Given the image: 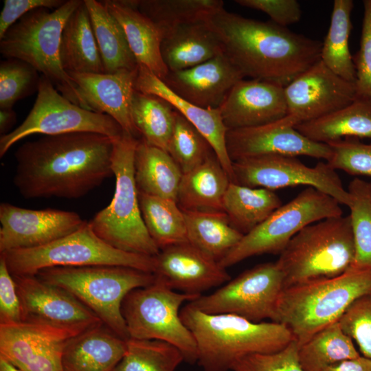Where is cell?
I'll return each mask as SVG.
<instances>
[{
  "label": "cell",
  "mask_w": 371,
  "mask_h": 371,
  "mask_svg": "<svg viewBox=\"0 0 371 371\" xmlns=\"http://www.w3.org/2000/svg\"><path fill=\"white\" fill-rule=\"evenodd\" d=\"M284 289V274L277 261L249 269L214 293L188 302L207 314H233L261 322L275 314Z\"/></svg>",
  "instance_id": "obj_13"
},
{
  "label": "cell",
  "mask_w": 371,
  "mask_h": 371,
  "mask_svg": "<svg viewBox=\"0 0 371 371\" xmlns=\"http://www.w3.org/2000/svg\"><path fill=\"white\" fill-rule=\"evenodd\" d=\"M360 355L353 340L345 333L338 321L317 332L298 350L299 361L304 371H322Z\"/></svg>",
  "instance_id": "obj_38"
},
{
  "label": "cell",
  "mask_w": 371,
  "mask_h": 371,
  "mask_svg": "<svg viewBox=\"0 0 371 371\" xmlns=\"http://www.w3.org/2000/svg\"><path fill=\"white\" fill-rule=\"evenodd\" d=\"M233 183L251 188L274 190L307 186L316 188L349 207L348 190L335 170L326 161L310 167L297 157L268 155L233 161Z\"/></svg>",
  "instance_id": "obj_14"
},
{
  "label": "cell",
  "mask_w": 371,
  "mask_h": 371,
  "mask_svg": "<svg viewBox=\"0 0 371 371\" xmlns=\"http://www.w3.org/2000/svg\"><path fill=\"white\" fill-rule=\"evenodd\" d=\"M298 343L293 339L283 349L272 353L254 354L238 360L232 371H304L299 358Z\"/></svg>",
  "instance_id": "obj_46"
},
{
  "label": "cell",
  "mask_w": 371,
  "mask_h": 371,
  "mask_svg": "<svg viewBox=\"0 0 371 371\" xmlns=\"http://www.w3.org/2000/svg\"><path fill=\"white\" fill-rule=\"evenodd\" d=\"M183 210L188 243L219 262L244 236L223 211Z\"/></svg>",
  "instance_id": "obj_32"
},
{
  "label": "cell",
  "mask_w": 371,
  "mask_h": 371,
  "mask_svg": "<svg viewBox=\"0 0 371 371\" xmlns=\"http://www.w3.org/2000/svg\"><path fill=\"white\" fill-rule=\"evenodd\" d=\"M16 120L15 113L12 109H1L0 111V133L1 135L8 133Z\"/></svg>",
  "instance_id": "obj_52"
},
{
  "label": "cell",
  "mask_w": 371,
  "mask_h": 371,
  "mask_svg": "<svg viewBox=\"0 0 371 371\" xmlns=\"http://www.w3.org/2000/svg\"><path fill=\"white\" fill-rule=\"evenodd\" d=\"M226 146L232 162L268 155H304L327 161L332 155L327 144L308 139L282 119L258 126L229 129Z\"/></svg>",
  "instance_id": "obj_19"
},
{
  "label": "cell",
  "mask_w": 371,
  "mask_h": 371,
  "mask_svg": "<svg viewBox=\"0 0 371 371\" xmlns=\"http://www.w3.org/2000/svg\"><path fill=\"white\" fill-rule=\"evenodd\" d=\"M167 152L183 174L199 166L214 153L208 141L177 111Z\"/></svg>",
  "instance_id": "obj_42"
},
{
  "label": "cell",
  "mask_w": 371,
  "mask_h": 371,
  "mask_svg": "<svg viewBox=\"0 0 371 371\" xmlns=\"http://www.w3.org/2000/svg\"><path fill=\"white\" fill-rule=\"evenodd\" d=\"M114 139L93 133L44 135L19 146L13 183L25 199H79L113 175Z\"/></svg>",
  "instance_id": "obj_1"
},
{
  "label": "cell",
  "mask_w": 371,
  "mask_h": 371,
  "mask_svg": "<svg viewBox=\"0 0 371 371\" xmlns=\"http://www.w3.org/2000/svg\"><path fill=\"white\" fill-rule=\"evenodd\" d=\"M199 296L175 291L156 277L152 284L131 291L122 304L129 338L166 341L180 350L184 361L196 363V343L181 319L180 308Z\"/></svg>",
  "instance_id": "obj_10"
},
{
  "label": "cell",
  "mask_w": 371,
  "mask_h": 371,
  "mask_svg": "<svg viewBox=\"0 0 371 371\" xmlns=\"http://www.w3.org/2000/svg\"><path fill=\"white\" fill-rule=\"evenodd\" d=\"M82 0L66 1L50 12L38 8L24 15L0 39V52L21 60L41 73L64 97L82 107L80 97L59 55L63 29Z\"/></svg>",
  "instance_id": "obj_6"
},
{
  "label": "cell",
  "mask_w": 371,
  "mask_h": 371,
  "mask_svg": "<svg viewBox=\"0 0 371 371\" xmlns=\"http://www.w3.org/2000/svg\"><path fill=\"white\" fill-rule=\"evenodd\" d=\"M133 125L146 143L167 151L176 110L164 99L135 91L131 108Z\"/></svg>",
  "instance_id": "obj_35"
},
{
  "label": "cell",
  "mask_w": 371,
  "mask_h": 371,
  "mask_svg": "<svg viewBox=\"0 0 371 371\" xmlns=\"http://www.w3.org/2000/svg\"><path fill=\"white\" fill-rule=\"evenodd\" d=\"M355 258L350 217L339 216L312 223L297 233L277 260L284 289L334 278L350 270Z\"/></svg>",
  "instance_id": "obj_5"
},
{
  "label": "cell",
  "mask_w": 371,
  "mask_h": 371,
  "mask_svg": "<svg viewBox=\"0 0 371 371\" xmlns=\"http://www.w3.org/2000/svg\"><path fill=\"white\" fill-rule=\"evenodd\" d=\"M62 0H4L0 14V39L8 30L26 14L38 8L56 9Z\"/></svg>",
  "instance_id": "obj_50"
},
{
  "label": "cell",
  "mask_w": 371,
  "mask_h": 371,
  "mask_svg": "<svg viewBox=\"0 0 371 371\" xmlns=\"http://www.w3.org/2000/svg\"><path fill=\"white\" fill-rule=\"evenodd\" d=\"M137 69H122L113 74H68L84 109L108 115L124 132L137 139L139 134L133 125L131 113Z\"/></svg>",
  "instance_id": "obj_21"
},
{
  "label": "cell",
  "mask_w": 371,
  "mask_h": 371,
  "mask_svg": "<svg viewBox=\"0 0 371 371\" xmlns=\"http://www.w3.org/2000/svg\"><path fill=\"white\" fill-rule=\"evenodd\" d=\"M21 306L22 322L81 333L102 322L65 289L36 276H12Z\"/></svg>",
  "instance_id": "obj_16"
},
{
  "label": "cell",
  "mask_w": 371,
  "mask_h": 371,
  "mask_svg": "<svg viewBox=\"0 0 371 371\" xmlns=\"http://www.w3.org/2000/svg\"><path fill=\"white\" fill-rule=\"evenodd\" d=\"M288 125L312 121L339 110L357 98L355 85L346 80L321 60L284 87Z\"/></svg>",
  "instance_id": "obj_15"
},
{
  "label": "cell",
  "mask_w": 371,
  "mask_h": 371,
  "mask_svg": "<svg viewBox=\"0 0 371 371\" xmlns=\"http://www.w3.org/2000/svg\"><path fill=\"white\" fill-rule=\"evenodd\" d=\"M12 276H35L51 267L109 265L154 272L155 256L124 251L105 243L89 222L74 232L47 245L0 253Z\"/></svg>",
  "instance_id": "obj_9"
},
{
  "label": "cell",
  "mask_w": 371,
  "mask_h": 371,
  "mask_svg": "<svg viewBox=\"0 0 371 371\" xmlns=\"http://www.w3.org/2000/svg\"><path fill=\"white\" fill-rule=\"evenodd\" d=\"M136 5L164 33L178 25L205 21L224 8L221 0H136Z\"/></svg>",
  "instance_id": "obj_39"
},
{
  "label": "cell",
  "mask_w": 371,
  "mask_h": 371,
  "mask_svg": "<svg viewBox=\"0 0 371 371\" xmlns=\"http://www.w3.org/2000/svg\"><path fill=\"white\" fill-rule=\"evenodd\" d=\"M183 361L180 350L170 343L129 338L126 352L113 371H175Z\"/></svg>",
  "instance_id": "obj_40"
},
{
  "label": "cell",
  "mask_w": 371,
  "mask_h": 371,
  "mask_svg": "<svg viewBox=\"0 0 371 371\" xmlns=\"http://www.w3.org/2000/svg\"><path fill=\"white\" fill-rule=\"evenodd\" d=\"M182 175L167 151L139 139L134 155V177L139 193L177 201Z\"/></svg>",
  "instance_id": "obj_30"
},
{
  "label": "cell",
  "mask_w": 371,
  "mask_h": 371,
  "mask_svg": "<svg viewBox=\"0 0 371 371\" xmlns=\"http://www.w3.org/2000/svg\"><path fill=\"white\" fill-rule=\"evenodd\" d=\"M121 25L137 65L163 80L168 73L161 57L164 32L137 8L136 0L101 1Z\"/></svg>",
  "instance_id": "obj_25"
},
{
  "label": "cell",
  "mask_w": 371,
  "mask_h": 371,
  "mask_svg": "<svg viewBox=\"0 0 371 371\" xmlns=\"http://www.w3.org/2000/svg\"><path fill=\"white\" fill-rule=\"evenodd\" d=\"M340 205L331 196L308 187L244 235L218 263L226 269L254 256L280 254L304 227L328 218L342 216Z\"/></svg>",
  "instance_id": "obj_11"
},
{
  "label": "cell",
  "mask_w": 371,
  "mask_h": 371,
  "mask_svg": "<svg viewBox=\"0 0 371 371\" xmlns=\"http://www.w3.org/2000/svg\"><path fill=\"white\" fill-rule=\"evenodd\" d=\"M327 144L332 149V155L326 162L332 168L350 175L371 177V143L350 137Z\"/></svg>",
  "instance_id": "obj_44"
},
{
  "label": "cell",
  "mask_w": 371,
  "mask_h": 371,
  "mask_svg": "<svg viewBox=\"0 0 371 371\" xmlns=\"http://www.w3.org/2000/svg\"><path fill=\"white\" fill-rule=\"evenodd\" d=\"M205 21L244 77L285 87L320 60L322 42L272 21L243 17L224 8Z\"/></svg>",
  "instance_id": "obj_2"
},
{
  "label": "cell",
  "mask_w": 371,
  "mask_h": 371,
  "mask_svg": "<svg viewBox=\"0 0 371 371\" xmlns=\"http://www.w3.org/2000/svg\"><path fill=\"white\" fill-rule=\"evenodd\" d=\"M322 371H371V360L360 355L328 366Z\"/></svg>",
  "instance_id": "obj_51"
},
{
  "label": "cell",
  "mask_w": 371,
  "mask_h": 371,
  "mask_svg": "<svg viewBox=\"0 0 371 371\" xmlns=\"http://www.w3.org/2000/svg\"><path fill=\"white\" fill-rule=\"evenodd\" d=\"M0 371H24L0 356Z\"/></svg>",
  "instance_id": "obj_53"
},
{
  "label": "cell",
  "mask_w": 371,
  "mask_h": 371,
  "mask_svg": "<svg viewBox=\"0 0 371 371\" xmlns=\"http://www.w3.org/2000/svg\"><path fill=\"white\" fill-rule=\"evenodd\" d=\"M153 273L170 289L197 295L231 280L218 262L189 243L161 249L155 256Z\"/></svg>",
  "instance_id": "obj_20"
},
{
  "label": "cell",
  "mask_w": 371,
  "mask_h": 371,
  "mask_svg": "<svg viewBox=\"0 0 371 371\" xmlns=\"http://www.w3.org/2000/svg\"><path fill=\"white\" fill-rule=\"evenodd\" d=\"M137 91L159 96L186 118L208 141L218 160L234 181L233 162L226 146L228 128L225 125L220 108L203 109L183 99L147 67L138 65L135 83Z\"/></svg>",
  "instance_id": "obj_24"
},
{
  "label": "cell",
  "mask_w": 371,
  "mask_h": 371,
  "mask_svg": "<svg viewBox=\"0 0 371 371\" xmlns=\"http://www.w3.org/2000/svg\"><path fill=\"white\" fill-rule=\"evenodd\" d=\"M126 349V340L102 323L71 338L62 355L63 371H113Z\"/></svg>",
  "instance_id": "obj_26"
},
{
  "label": "cell",
  "mask_w": 371,
  "mask_h": 371,
  "mask_svg": "<svg viewBox=\"0 0 371 371\" xmlns=\"http://www.w3.org/2000/svg\"><path fill=\"white\" fill-rule=\"evenodd\" d=\"M219 108L228 130L274 122L287 114L284 87L262 80L243 79L233 87Z\"/></svg>",
  "instance_id": "obj_22"
},
{
  "label": "cell",
  "mask_w": 371,
  "mask_h": 371,
  "mask_svg": "<svg viewBox=\"0 0 371 371\" xmlns=\"http://www.w3.org/2000/svg\"><path fill=\"white\" fill-rule=\"evenodd\" d=\"M244 76L221 53L194 67L168 71L162 80L174 93L203 109L219 108L233 87Z\"/></svg>",
  "instance_id": "obj_23"
},
{
  "label": "cell",
  "mask_w": 371,
  "mask_h": 371,
  "mask_svg": "<svg viewBox=\"0 0 371 371\" xmlns=\"http://www.w3.org/2000/svg\"><path fill=\"white\" fill-rule=\"evenodd\" d=\"M85 221L75 212L31 210L0 204V253L47 245L79 229Z\"/></svg>",
  "instance_id": "obj_18"
},
{
  "label": "cell",
  "mask_w": 371,
  "mask_h": 371,
  "mask_svg": "<svg viewBox=\"0 0 371 371\" xmlns=\"http://www.w3.org/2000/svg\"><path fill=\"white\" fill-rule=\"evenodd\" d=\"M221 53L222 44L206 21L183 23L166 30L161 44V57L169 71L194 67Z\"/></svg>",
  "instance_id": "obj_27"
},
{
  "label": "cell",
  "mask_w": 371,
  "mask_h": 371,
  "mask_svg": "<svg viewBox=\"0 0 371 371\" xmlns=\"http://www.w3.org/2000/svg\"><path fill=\"white\" fill-rule=\"evenodd\" d=\"M348 191L355 245V258L350 269L371 270V183L355 178L350 182Z\"/></svg>",
  "instance_id": "obj_41"
},
{
  "label": "cell",
  "mask_w": 371,
  "mask_h": 371,
  "mask_svg": "<svg viewBox=\"0 0 371 371\" xmlns=\"http://www.w3.org/2000/svg\"><path fill=\"white\" fill-rule=\"evenodd\" d=\"M138 194L144 225L160 250L188 243L184 214L177 201Z\"/></svg>",
  "instance_id": "obj_37"
},
{
  "label": "cell",
  "mask_w": 371,
  "mask_h": 371,
  "mask_svg": "<svg viewBox=\"0 0 371 371\" xmlns=\"http://www.w3.org/2000/svg\"><path fill=\"white\" fill-rule=\"evenodd\" d=\"M28 64L8 58L0 65V108L12 109L15 102L38 86L40 78Z\"/></svg>",
  "instance_id": "obj_43"
},
{
  "label": "cell",
  "mask_w": 371,
  "mask_h": 371,
  "mask_svg": "<svg viewBox=\"0 0 371 371\" xmlns=\"http://www.w3.org/2000/svg\"><path fill=\"white\" fill-rule=\"evenodd\" d=\"M35 276L71 293L125 340L129 335L122 313L123 300L131 291L146 286L155 279L150 272L109 265L51 267Z\"/></svg>",
  "instance_id": "obj_7"
},
{
  "label": "cell",
  "mask_w": 371,
  "mask_h": 371,
  "mask_svg": "<svg viewBox=\"0 0 371 371\" xmlns=\"http://www.w3.org/2000/svg\"><path fill=\"white\" fill-rule=\"evenodd\" d=\"M138 140L126 132L114 139L112 169L115 192L111 203L89 223L95 234L114 248L154 257L160 249L144 225L134 177V155Z\"/></svg>",
  "instance_id": "obj_8"
},
{
  "label": "cell",
  "mask_w": 371,
  "mask_h": 371,
  "mask_svg": "<svg viewBox=\"0 0 371 371\" xmlns=\"http://www.w3.org/2000/svg\"><path fill=\"white\" fill-rule=\"evenodd\" d=\"M371 293V270L350 269L330 278L283 289L272 322L286 326L299 346L339 321L358 298Z\"/></svg>",
  "instance_id": "obj_4"
},
{
  "label": "cell",
  "mask_w": 371,
  "mask_h": 371,
  "mask_svg": "<svg viewBox=\"0 0 371 371\" xmlns=\"http://www.w3.org/2000/svg\"><path fill=\"white\" fill-rule=\"evenodd\" d=\"M274 191L231 182L223 202V212L232 225L245 235L282 205Z\"/></svg>",
  "instance_id": "obj_34"
},
{
  "label": "cell",
  "mask_w": 371,
  "mask_h": 371,
  "mask_svg": "<svg viewBox=\"0 0 371 371\" xmlns=\"http://www.w3.org/2000/svg\"><path fill=\"white\" fill-rule=\"evenodd\" d=\"M183 324L197 346V363L203 371H229L240 359L278 352L294 339L282 324L253 322L233 314H207L186 304Z\"/></svg>",
  "instance_id": "obj_3"
},
{
  "label": "cell",
  "mask_w": 371,
  "mask_h": 371,
  "mask_svg": "<svg viewBox=\"0 0 371 371\" xmlns=\"http://www.w3.org/2000/svg\"><path fill=\"white\" fill-rule=\"evenodd\" d=\"M235 2L266 13L273 23L284 27L298 22L302 16L301 7L296 0H236Z\"/></svg>",
  "instance_id": "obj_48"
},
{
  "label": "cell",
  "mask_w": 371,
  "mask_h": 371,
  "mask_svg": "<svg viewBox=\"0 0 371 371\" xmlns=\"http://www.w3.org/2000/svg\"><path fill=\"white\" fill-rule=\"evenodd\" d=\"M338 322L355 341L362 356L371 360V293L356 300Z\"/></svg>",
  "instance_id": "obj_45"
},
{
  "label": "cell",
  "mask_w": 371,
  "mask_h": 371,
  "mask_svg": "<svg viewBox=\"0 0 371 371\" xmlns=\"http://www.w3.org/2000/svg\"><path fill=\"white\" fill-rule=\"evenodd\" d=\"M84 3L89 14L104 73L137 69V60L119 22L101 1L84 0Z\"/></svg>",
  "instance_id": "obj_33"
},
{
  "label": "cell",
  "mask_w": 371,
  "mask_h": 371,
  "mask_svg": "<svg viewBox=\"0 0 371 371\" xmlns=\"http://www.w3.org/2000/svg\"><path fill=\"white\" fill-rule=\"evenodd\" d=\"M360 47L352 56L357 97L371 99V0H364Z\"/></svg>",
  "instance_id": "obj_47"
},
{
  "label": "cell",
  "mask_w": 371,
  "mask_h": 371,
  "mask_svg": "<svg viewBox=\"0 0 371 371\" xmlns=\"http://www.w3.org/2000/svg\"><path fill=\"white\" fill-rule=\"evenodd\" d=\"M77 335L41 324H0V356L24 371H63L64 348Z\"/></svg>",
  "instance_id": "obj_17"
},
{
  "label": "cell",
  "mask_w": 371,
  "mask_h": 371,
  "mask_svg": "<svg viewBox=\"0 0 371 371\" xmlns=\"http://www.w3.org/2000/svg\"><path fill=\"white\" fill-rule=\"evenodd\" d=\"M295 128L319 143L350 137L371 139V99L357 97L348 106Z\"/></svg>",
  "instance_id": "obj_31"
},
{
  "label": "cell",
  "mask_w": 371,
  "mask_h": 371,
  "mask_svg": "<svg viewBox=\"0 0 371 371\" xmlns=\"http://www.w3.org/2000/svg\"><path fill=\"white\" fill-rule=\"evenodd\" d=\"M21 322V306L16 283L4 257L0 255V324Z\"/></svg>",
  "instance_id": "obj_49"
},
{
  "label": "cell",
  "mask_w": 371,
  "mask_h": 371,
  "mask_svg": "<svg viewBox=\"0 0 371 371\" xmlns=\"http://www.w3.org/2000/svg\"><path fill=\"white\" fill-rule=\"evenodd\" d=\"M352 0H335L330 23L322 42L320 60L333 72L355 83L356 74L348 38L352 30Z\"/></svg>",
  "instance_id": "obj_36"
},
{
  "label": "cell",
  "mask_w": 371,
  "mask_h": 371,
  "mask_svg": "<svg viewBox=\"0 0 371 371\" xmlns=\"http://www.w3.org/2000/svg\"><path fill=\"white\" fill-rule=\"evenodd\" d=\"M59 55L62 67L67 74L104 73L84 1L65 24L60 37Z\"/></svg>",
  "instance_id": "obj_29"
},
{
  "label": "cell",
  "mask_w": 371,
  "mask_h": 371,
  "mask_svg": "<svg viewBox=\"0 0 371 371\" xmlns=\"http://www.w3.org/2000/svg\"><path fill=\"white\" fill-rule=\"evenodd\" d=\"M124 132L111 117L74 104L41 76L36 99L26 118L15 129L1 135L0 157H3L17 142L34 134L56 135L93 133L115 139L122 136Z\"/></svg>",
  "instance_id": "obj_12"
},
{
  "label": "cell",
  "mask_w": 371,
  "mask_h": 371,
  "mask_svg": "<svg viewBox=\"0 0 371 371\" xmlns=\"http://www.w3.org/2000/svg\"><path fill=\"white\" fill-rule=\"evenodd\" d=\"M231 182L212 153L201 165L183 174L177 202L183 210L223 211V199Z\"/></svg>",
  "instance_id": "obj_28"
}]
</instances>
